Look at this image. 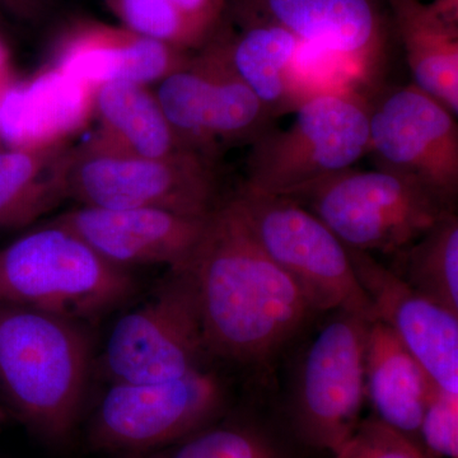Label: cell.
<instances>
[{
  "instance_id": "21",
  "label": "cell",
  "mask_w": 458,
  "mask_h": 458,
  "mask_svg": "<svg viewBox=\"0 0 458 458\" xmlns=\"http://www.w3.org/2000/svg\"><path fill=\"white\" fill-rule=\"evenodd\" d=\"M92 113L99 123L96 140L147 158L191 150L168 123L156 93L144 84L110 82L93 89Z\"/></svg>"
},
{
  "instance_id": "17",
  "label": "cell",
  "mask_w": 458,
  "mask_h": 458,
  "mask_svg": "<svg viewBox=\"0 0 458 458\" xmlns=\"http://www.w3.org/2000/svg\"><path fill=\"white\" fill-rule=\"evenodd\" d=\"M364 386L379 420L408 437L419 432L437 387L417 358L379 319L367 327Z\"/></svg>"
},
{
  "instance_id": "10",
  "label": "cell",
  "mask_w": 458,
  "mask_h": 458,
  "mask_svg": "<svg viewBox=\"0 0 458 458\" xmlns=\"http://www.w3.org/2000/svg\"><path fill=\"white\" fill-rule=\"evenodd\" d=\"M225 397L222 379L207 369L171 381L117 382L90 420V448L131 454L164 450L212 424Z\"/></svg>"
},
{
  "instance_id": "28",
  "label": "cell",
  "mask_w": 458,
  "mask_h": 458,
  "mask_svg": "<svg viewBox=\"0 0 458 458\" xmlns=\"http://www.w3.org/2000/svg\"><path fill=\"white\" fill-rule=\"evenodd\" d=\"M189 22L212 38L222 27L227 0H170Z\"/></svg>"
},
{
  "instance_id": "20",
  "label": "cell",
  "mask_w": 458,
  "mask_h": 458,
  "mask_svg": "<svg viewBox=\"0 0 458 458\" xmlns=\"http://www.w3.org/2000/svg\"><path fill=\"white\" fill-rule=\"evenodd\" d=\"M240 33L227 29L232 65L259 101L276 117L303 101L297 81V59L303 42L274 23H238Z\"/></svg>"
},
{
  "instance_id": "6",
  "label": "cell",
  "mask_w": 458,
  "mask_h": 458,
  "mask_svg": "<svg viewBox=\"0 0 458 458\" xmlns=\"http://www.w3.org/2000/svg\"><path fill=\"white\" fill-rule=\"evenodd\" d=\"M344 245L396 254L445 213L454 212L417 181L384 170L349 168L288 195Z\"/></svg>"
},
{
  "instance_id": "3",
  "label": "cell",
  "mask_w": 458,
  "mask_h": 458,
  "mask_svg": "<svg viewBox=\"0 0 458 458\" xmlns=\"http://www.w3.org/2000/svg\"><path fill=\"white\" fill-rule=\"evenodd\" d=\"M137 283L65 228L45 225L0 250V302L82 324L128 301Z\"/></svg>"
},
{
  "instance_id": "15",
  "label": "cell",
  "mask_w": 458,
  "mask_h": 458,
  "mask_svg": "<svg viewBox=\"0 0 458 458\" xmlns=\"http://www.w3.org/2000/svg\"><path fill=\"white\" fill-rule=\"evenodd\" d=\"M208 216L195 218L148 208L107 209L80 205L51 225L72 232L99 256L123 269L164 264L174 270L188 264Z\"/></svg>"
},
{
  "instance_id": "9",
  "label": "cell",
  "mask_w": 458,
  "mask_h": 458,
  "mask_svg": "<svg viewBox=\"0 0 458 458\" xmlns=\"http://www.w3.org/2000/svg\"><path fill=\"white\" fill-rule=\"evenodd\" d=\"M208 357L197 288L183 267L168 271L143 306L117 319L101 366L113 384H152L205 369Z\"/></svg>"
},
{
  "instance_id": "29",
  "label": "cell",
  "mask_w": 458,
  "mask_h": 458,
  "mask_svg": "<svg viewBox=\"0 0 458 458\" xmlns=\"http://www.w3.org/2000/svg\"><path fill=\"white\" fill-rule=\"evenodd\" d=\"M51 0H0V17L7 14L22 22L35 23L47 13Z\"/></svg>"
},
{
  "instance_id": "4",
  "label": "cell",
  "mask_w": 458,
  "mask_h": 458,
  "mask_svg": "<svg viewBox=\"0 0 458 458\" xmlns=\"http://www.w3.org/2000/svg\"><path fill=\"white\" fill-rule=\"evenodd\" d=\"M63 172L65 199L84 207L148 208L205 218L221 204L216 158L194 150L147 158L93 137L69 148Z\"/></svg>"
},
{
  "instance_id": "24",
  "label": "cell",
  "mask_w": 458,
  "mask_h": 458,
  "mask_svg": "<svg viewBox=\"0 0 458 458\" xmlns=\"http://www.w3.org/2000/svg\"><path fill=\"white\" fill-rule=\"evenodd\" d=\"M150 458H286L282 445L254 424H209Z\"/></svg>"
},
{
  "instance_id": "32",
  "label": "cell",
  "mask_w": 458,
  "mask_h": 458,
  "mask_svg": "<svg viewBox=\"0 0 458 458\" xmlns=\"http://www.w3.org/2000/svg\"><path fill=\"white\" fill-rule=\"evenodd\" d=\"M426 458H429V457H427V456H426Z\"/></svg>"
},
{
  "instance_id": "1",
  "label": "cell",
  "mask_w": 458,
  "mask_h": 458,
  "mask_svg": "<svg viewBox=\"0 0 458 458\" xmlns=\"http://www.w3.org/2000/svg\"><path fill=\"white\" fill-rule=\"evenodd\" d=\"M186 269L197 288L210 357L264 369L316 315L261 249L232 199L209 214Z\"/></svg>"
},
{
  "instance_id": "7",
  "label": "cell",
  "mask_w": 458,
  "mask_h": 458,
  "mask_svg": "<svg viewBox=\"0 0 458 458\" xmlns=\"http://www.w3.org/2000/svg\"><path fill=\"white\" fill-rule=\"evenodd\" d=\"M232 201L271 260L294 280L316 313L376 319L348 249L315 214L292 199L240 189Z\"/></svg>"
},
{
  "instance_id": "8",
  "label": "cell",
  "mask_w": 458,
  "mask_h": 458,
  "mask_svg": "<svg viewBox=\"0 0 458 458\" xmlns=\"http://www.w3.org/2000/svg\"><path fill=\"white\" fill-rule=\"evenodd\" d=\"M155 93L185 147L213 158L222 146L252 143L274 120L234 71L223 26Z\"/></svg>"
},
{
  "instance_id": "30",
  "label": "cell",
  "mask_w": 458,
  "mask_h": 458,
  "mask_svg": "<svg viewBox=\"0 0 458 458\" xmlns=\"http://www.w3.org/2000/svg\"><path fill=\"white\" fill-rule=\"evenodd\" d=\"M9 418V411L7 409L3 408L2 405H0V426H3V424L5 423V421L8 420Z\"/></svg>"
},
{
  "instance_id": "23",
  "label": "cell",
  "mask_w": 458,
  "mask_h": 458,
  "mask_svg": "<svg viewBox=\"0 0 458 458\" xmlns=\"http://www.w3.org/2000/svg\"><path fill=\"white\" fill-rule=\"evenodd\" d=\"M391 269L419 293L458 315V216L445 213Z\"/></svg>"
},
{
  "instance_id": "25",
  "label": "cell",
  "mask_w": 458,
  "mask_h": 458,
  "mask_svg": "<svg viewBox=\"0 0 458 458\" xmlns=\"http://www.w3.org/2000/svg\"><path fill=\"white\" fill-rule=\"evenodd\" d=\"M104 3L120 26L153 40L188 51L200 50L212 40L189 22L170 0H104Z\"/></svg>"
},
{
  "instance_id": "26",
  "label": "cell",
  "mask_w": 458,
  "mask_h": 458,
  "mask_svg": "<svg viewBox=\"0 0 458 458\" xmlns=\"http://www.w3.org/2000/svg\"><path fill=\"white\" fill-rule=\"evenodd\" d=\"M333 454L334 458H426L408 436L378 418L360 421Z\"/></svg>"
},
{
  "instance_id": "2",
  "label": "cell",
  "mask_w": 458,
  "mask_h": 458,
  "mask_svg": "<svg viewBox=\"0 0 458 458\" xmlns=\"http://www.w3.org/2000/svg\"><path fill=\"white\" fill-rule=\"evenodd\" d=\"M90 345L82 324L0 302V394L44 441L71 438L82 412Z\"/></svg>"
},
{
  "instance_id": "18",
  "label": "cell",
  "mask_w": 458,
  "mask_h": 458,
  "mask_svg": "<svg viewBox=\"0 0 458 458\" xmlns=\"http://www.w3.org/2000/svg\"><path fill=\"white\" fill-rule=\"evenodd\" d=\"M92 95L93 89L50 66L9 93L2 128L14 147L63 143L92 113Z\"/></svg>"
},
{
  "instance_id": "5",
  "label": "cell",
  "mask_w": 458,
  "mask_h": 458,
  "mask_svg": "<svg viewBox=\"0 0 458 458\" xmlns=\"http://www.w3.org/2000/svg\"><path fill=\"white\" fill-rule=\"evenodd\" d=\"M369 106L351 92L328 90L304 98L293 123L252 141L243 190L288 197L339 174L369 153Z\"/></svg>"
},
{
  "instance_id": "11",
  "label": "cell",
  "mask_w": 458,
  "mask_h": 458,
  "mask_svg": "<svg viewBox=\"0 0 458 458\" xmlns=\"http://www.w3.org/2000/svg\"><path fill=\"white\" fill-rule=\"evenodd\" d=\"M334 313L304 352L292 403L298 438L331 454L361 421L366 397L364 345L369 324L357 313Z\"/></svg>"
},
{
  "instance_id": "19",
  "label": "cell",
  "mask_w": 458,
  "mask_h": 458,
  "mask_svg": "<svg viewBox=\"0 0 458 458\" xmlns=\"http://www.w3.org/2000/svg\"><path fill=\"white\" fill-rule=\"evenodd\" d=\"M412 84L458 114V30L421 0H386Z\"/></svg>"
},
{
  "instance_id": "31",
  "label": "cell",
  "mask_w": 458,
  "mask_h": 458,
  "mask_svg": "<svg viewBox=\"0 0 458 458\" xmlns=\"http://www.w3.org/2000/svg\"><path fill=\"white\" fill-rule=\"evenodd\" d=\"M5 68V53L4 49H3L2 45H0V74H3V71Z\"/></svg>"
},
{
  "instance_id": "16",
  "label": "cell",
  "mask_w": 458,
  "mask_h": 458,
  "mask_svg": "<svg viewBox=\"0 0 458 458\" xmlns=\"http://www.w3.org/2000/svg\"><path fill=\"white\" fill-rule=\"evenodd\" d=\"M191 57V51L125 27L82 21L57 41L51 66L95 89L110 82L159 83Z\"/></svg>"
},
{
  "instance_id": "27",
  "label": "cell",
  "mask_w": 458,
  "mask_h": 458,
  "mask_svg": "<svg viewBox=\"0 0 458 458\" xmlns=\"http://www.w3.org/2000/svg\"><path fill=\"white\" fill-rule=\"evenodd\" d=\"M419 433L437 456L458 457V394L437 386L424 410Z\"/></svg>"
},
{
  "instance_id": "22",
  "label": "cell",
  "mask_w": 458,
  "mask_h": 458,
  "mask_svg": "<svg viewBox=\"0 0 458 458\" xmlns=\"http://www.w3.org/2000/svg\"><path fill=\"white\" fill-rule=\"evenodd\" d=\"M69 147H12L0 150V229L25 227L65 199Z\"/></svg>"
},
{
  "instance_id": "14",
  "label": "cell",
  "mask_w": 458,
  "mask_h": 458,
  "mask_svg": "<svg viewBox=\"0 0 458 458\" xmlns=\"http://www.w3.org/2000/svg\"><path fill=\"white\" fill-rule=\"evenodd\" d=\"M346 249L376 319L394 331L434 384L458 394V315L419 293L369 252Z\"/></svg>"
},
{
  "instance_id": "13",
  "label": "cell",
  "mask_w": 458,
  "mask_h": 458,
  "mask_svg": "<svg viewBox=\"0 0 458 458\" xmlns=\"http://www.w3.org/2000/svg\"><path fill=\"white\" fill-rule=\"evenodd\" d=\"M238 23H274L304 45L342 57L360 77L378 74L388 44L386 0H227Z\"/></svg>"
},
{
  "instance_id": "12",
  "label": "cell",
  "mask_w": 458,
  "mask_h": 458,
  "mask_svg": "<svg viewBox=\"0 0 458 458\" xmlns=\"http://www.w3.org/2000/svg\"><path fill=\"white\" fill-rule=\"evenodd\" d=\"M369 153L378 170L417 181L454 210L458 195L457 117L414 84L369 107Z\"/></svg>"
}]
</instances>
